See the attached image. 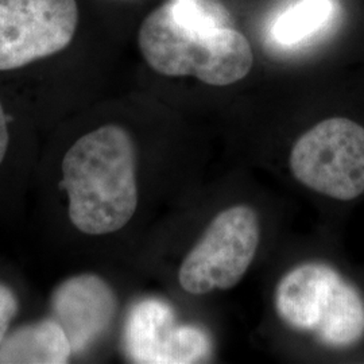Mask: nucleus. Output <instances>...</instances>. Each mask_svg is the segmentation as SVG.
Segmentation results:
<instances>
[{"label":"nucleus","mask_w":364,"mask_h":364,"mask_svg":"<svg viewBox=\"0 0 364 364\" xmlns=\"http://www.w3.org/2000/svg\"><path fill=\"white\" fill-rule=\"evenodd\" d=\"M138 43L159 75L195 76L213 87L246 77L254 63L248 39L215 0H168L146 16Z\"/></svg>","instance_id":"1"},{"label":"nucleus","mask_w":364,"mask_h":364,"mask_svg":"<svg viewBox=\"0 0 364 364\" xmlns=\"http://www.w3.org/2000/svg\"><path fill=\"white\" fill-rule=\"evenodd\" d=\"M135 146L130 134L107 124L68 150L63 176L69 218L78 231L105 235L122 230L138 207Z\"/></svg>","instance_id":"2"},{"label":"nucleus","mask_w":364,"mask_h":364,"mask_svg":"<svg viewBox=\"0 0 364 364\" xmlns=\"http://www.w3.org/2000/svg\"><path fill=\"white\" fill-rule=\"evenodd\" d=\"M275 306L287 326L313 332L335 348L351 347L364 336V299L331 266L305 263L281 279Z\"/></svg>","instance_id":"3"},{"label":"nucleus","mask_w":364,"mask_h":364,"mask_svg":"<svg viewBox=\"0 0 364 364\" xmlns=\"http://www.w3.org/2000/svg\"><path fill=\"white\" fill-rule=\"evenodd\" d=\"M290 169L320 195L350 201L364 193V127L331 117L306 131L290 154Z\"/></svg>","instance_id":"4"},{"label":"nucleus","mask_w":364,"mask_h":364,"mask_svg":"<svg viewBox=\"0 0 364 364\" xmlns=\"http://www.w3.org/2000/svg\"><path fill=\"white\" fill-rule=\"evenodd\" d=\"M260 227L255 210L236 205L220 212L182 262L178 279L191 294L234 287L259 246Z\"/></svg>","instance_id":"5"},{"label":"nucleus","mask_w":364,"mask_h":364,"mask_svg":"<svg viewBox=\"0 0 364 364\" xmlns=\"http://www.w3.org/2000/svg\"><path fill=\"white\" fill-rule=\"evenodd\" d=\"M77 23L76 0H0V70L64 50Z\"/></svg>","instance_id":"6"},{"label":"nucleus","mask_w":364,"mask_h":364,"mask_svg":"<svg viewBox=\"0 0 364 364\" xmlns=\"http://www.w3.org/2000/svg\"><path fill=\"white\" fill-rule=\"evenodd\" d=\"M124 346L134 363H198L212 351L205 331L180 326L169 304L156 299H144L132 306Z\"/></svg>","instance_id":"7"},{"label":"nucleus","mask_w":364,"mask_h":364,"mask_svg":"<svg viewBox=\"0 0 364 364\" xmlns=\"http://www.w3.org/2000/svg\"><path fill=\"white\" fill-rule=\"evenodd\" d=\"M54 320L63 326L72 351H84L111 326L117 311L115 291L95 274L72 277L52 297Z\"/></svg>","instance_id":"8"},{"label":"nucleus","mask_w":364,"mask_h":364,"mask_svg":"<svg viewBox=\"0 0 364 364\" xmlns=\"http://www.w3.org/2000/svg\"><path fill=\"white\" fill-rule=\"evenodd\" d=\"M72 351L65 331L55 320L16 329L0 343V363H68Z\"/></svg>","instance_id":"9"},{"label":"nucleus","mask_w":364,"mask_h":364,"mask_svg":"<svg viewBox=\"0 0 364 364\" xmlns=\"http://www.w3.org/2000/svg\"><path fill=\"white\" fill-rule=\"evenodd\" d=\"M332 13L331 0H299L275 19L274 41L284 46L299 45L326 26Z\"/></svg>","instance_id":"10"},{"label":"nucleus","mask_w":364,"mask_h":364,"mask_svg":"<svg viewBox=\"0 0 364 364\" xmlns=\"http://www.w3.org/2000/svg\"><path fill=\"white\" fill-rule=\"evenodd\" d=\"M18 312V299L10 287L0 284V343L7 336L9 326Z\"/></svg>","instance_id":"11"},{"label":"nucleus","mask_w":364,"mask_h":364,"mask_svg":"<svg viewBox=\"0 0 364 364\" xmlns=\"http://www.w3.org/2000/svg\"><path fill=\"white\" fill-rule=\"evenodd\" d=\"M9 142H10V134H9V126H7V117L4 114L3 105L0 103V165L7 154Z\"/></svg>","instance_id":"12"}]
</instances>
